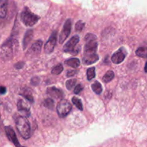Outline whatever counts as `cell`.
I'll use <instances>...</instances> for the list:
<instances>
[{
  "instance_id": "7c38bea8",
  "label": "cell",
  "mask_w": 147,
  "mask_h": 147,
  "mask_svg": "<svg viewBox=\"0 0 147 147\" xmlns=\"http://www.w3.org/2000/svg\"><path fill=\"white\" fill-rule=\"evenodd\" d=\"M17 105L18 111L24 115V117H29L30 116V108L27 103L23 100H19Z\"/></svg>"
},
{
  "instance_id": "e0dca14e",
  "label": "cell",
  "mask_w": 147,
  "mask_h": 147,
  "mask_svg": "<svg viewBox=\"0 0 147 147\" xmlns=\"http://www.w3.org/2000/svg\"><path fill=\"white\" fill-rule=\"evenodd\" d=\"M136 55L140 57H147V45L139 47L136 50Z\"/></svg>"
},
{
  "instance_id": "cb8c5ba5",
  "label": "cell",
  "mask_w": 147,
  "mask_h": 147,
  "mask_svg": "<svg viewBox=\"0 0 147 147\" xmlns=\"http://www.w3.org/2000/svg\"><path fill=\"white\" fill-rule=\"evenodd\" d=\"M63 66L62 64H58L56 66H55L53 69H52V74L53 75H59L63 72Z\"/></svg>"
},
{
  "instance_id": "f546056e",
  "label": "cell",
  "mask_w": 147,
  "mask_h": 147,
  "mask_svg": "<svg viewBox=\"0 0 147 147\" xmlns=\"http://www.w3.org/2000/svg\"><path fill=\"white\" fill-rule=\"evenodd\" d=\"M76 73H77V71H76V70H70V71L67 72L66 76H67V77L70 78V77H73V76H75Z\"/></svg>"
},
{
  "instance_id": "ac0fdd59",
  "label": "cell",
  "mask_w": 147,
  "mask_h": 147,
  "mask_svg": "<svg viewBox=\"0 0 147 147\" xmlns=\"http://www.w3.org/2000/svg\"><path fill=\"white\" fill-rule=\"evenodd\" d=\"M91 88L92 90H93L95 93L98 95H100V93H102V90H103V88H102V86L98 81H96L91 85Z\"/></svg>"
},
{
  "instance_id": "83f0119b",
  "label": "cell",
  "mask_w": 147,
  "mask_h": 147,
  "mask_svg": "<svg viewBox=\"0 0 147 147\" xmlns=\"http://www.w3.org/2000/svg\"><path fill=\"white\" fill-rule=\"evenodd\" d=\"M83 90V86L81 84H78L76 86L74 89V93L75 94H79L82 90Z\"/></svg>"
},
{
  "instance_id": "603a6c76",
  "label": "cell",
  "mask_w": 147,
  "mask_h": 147,
  "mask_svg": "<svg viewBox=\"0 0 147 147\" xmlns=\"http://www.w3.org/2000/svg\"><path fill=\"white\" fill-rule=\"evenodd\" d=\"M96 68L94 67H90V68L88 69L87 70V78L88 80H93V78L96 76Z\"/></svg>"
},
{
  "instance_id": "4dcf8cb0",
  "label": "cell",
  "mask_w": 147,
  "mask_h": 147,
  "mask_svg": "<svg viewBox=\"0 0 147 147\" xmlns=\"http://www.w3.org/2000/svg\"><path fill=\"white\" fill-rule=\"evenodd\" d=\"M24 65V63H23V62H19V63H17L14 66H15V67L17 69H21L22 67H23V66Z\"/></svg>"
},
{
  "instance_id": "7a4b0ae2",
  "label": "cell",
  "mask_w": 147,
  "mask_h": 147,
  "mask_svg": "<svg viewBox=\"0 0 147 147\" xmlns=\"http://www.w3.org/2000/svg\"><path fill=\"white\" fill-rule=\"evenodd\" d=\"M16 127L17 131L24 139H30L32 135L31 127L29 121L24 116H18L15 119Z\"/></svg>"
},
{
  "instance_id": "6da1fadb",
  "label": "cell",
  "mask_w": 147,
  "mask_h": 147,
  "mask_svg": "<svg viewBox=\"0 0 147 147\" xmlns=\"http://www.w3.org/2000/svg\"><path fill=\"white\" fill-rule=\"evenodd\" d=\"M17 40L11 35L1 46L0 50V57L4 60L11 59L17 50Z\"/></svg>"
},
{
  "instance_id": "4316f807",
  "label": "cell",
  "mask_w": 147,
  "mask_h": 147,
  "mask_svg": "<svg viewBox=\"0 0 147 147\" xmlns=\"http://www.w3.org/2000/svg\"><path fill=\"white\" fill-rule=\"evenodd\" d=\"M85 27V22L82 20H79L76 24V30L77 32H81Z\"/></svg>"
},
{
  "instance_id": "52a82bcc",
  "label": "cell",
  "mask_w": 147,
  "mask_h": 147,
  "mask_svg": "<svg viewBox=\"0 0 147 147\" xmlns=\"http://www.w3.org/2000/svg\"><path fill=\"white\" fill-rule=\"evenodd\" d=\"M57 31H53V33L50 35V38L47 40L46 44L45 45L44 50L45 53L46 54H50L53 52L54 50L55 47L56 45V42H57Z\"/></svg>"
},
{
  "instance_id": "3957f363",
  "label": "cell",
  "mask_w": 147,
  "mask_h": 147,
  "mask_svg": "<svg viewBox=\"0 0 147 147\" xmlns=\"http://www.w3.org/2000/svg\"><path fill=\"white\" fill-rule=\"evenodd\" d=\"M22 22L27 27H33L40 20V17L32 12L28 7H24L21 13Z\"/></svg>"
},
{
  "instance_id": "2e32d148",
  "label": "cell",
  "mask_w": 147,
  "mask_h": 147,
  "mask_svg": "<svg viewBox=\"0 0 147 147\" xmlns=\"http://www.w3.org/2000/svg\"><path fill=\"white\" fill-rule=\"evenodd\" d=\"M33 37V30H29L26 32L24 36V38H23L22 41V45H23V50H26L27 45L30 44V42H31L32 39Z\"/></svg>"
},
{
  "instance_id": "8992f818",
  "label": "cell",
  "mask_w": 147,
  "mask_h": 147,
  "mask_svg": "<svg viewBox=\"0 0 147 147\" xmlns=\"http://www.w3.org/2000/svg\"><path fill=\"white\" fill-rule=\"evenodd\" d=\"M79 40H80L79 36L75 35L72 37L64 45L63 51L65 53H70L71 54H77L78 53V50H76V47L79 42Z\"/></svg>"
},
{
  "instance_id": "44dd1931",
  "label": "cell",
  "mask_w": 147,
  "mask_h": 147,
  "mask_svg": "<svg viewBox=\"0 0 147 147\" xmlns=\"http://www.w3.org/2000/svg\"><path fill=\"white\" fill-rule=\"evenodd\" d=\"M43 105L48 109L53 110V109H54L55 107V102L53 99L48 98H46L45 100L43 101Z\"/></svg>"
},
{
  "instance_id": "ffe728a7",
  "label": "cell",
  "mask_w": 147,
  "mask_h": 147,
  "mask_svg": "<svg viewBox=\"0 0 147 147\" xmlns=\"http://www.w3.org/2000/svg\"><path fill=\"white\" fill-rule=\"evenodd\" d=\"M114 76L115 74L114 73H113V71H112V70H109L103 77V81L104 82V83H109V82H111L113 78H114Z\"/></svg>"
},
{
  "instance_id": "5b68a950",
  "label": "cell",
  "mask_w": 147,
  "mask_h": 147,
  "mask_svg": "<svg viewBox=\"0 0 147 147\" xmlns=\"http://www.w3.org/2000/svg\"><path fill=\"white\" fill-rule=\"evenodd\" d=\"M72 110V105L66 100H61L57 106V112L60 118H65Z\"/></svg>"
},
{
  "instance_id": "8fae6325",
  "label": "cell",
  "mask_w": 147,
  "mask_h": 147,
  "mask_svg": "<svg viewBox=\"0 0 147 147\" xmlns=\"http://www.w3.org/2000/svg\"><path fill=\"white\" fill-rule=\"evenodd\" d=\"M4 129H5L6 134H7V136L9 139V140L10 142H12L14 144V146H20V144L19 143V141L18 139H17V136H16L15 132L13 130L12 128H11V126H5V127H4Z\"/></svg>"
},
{
  "instance_id": "1f68e13d",
  "label": "cell",
  "mask_w": 147,
  "mask_h": 147,
  "mask_svg": "<svg viewBox=\"0 0 147 147\" xmlns=\"http://www.w3.org/2000/svg\"><path fill=\"white\" fill-rule=\"evenodd\" d=\"M6 92H7V88L4 86H0V94L4 95L5 94Z\"/></svg>"
},
{
  "instance_id": "9a60e30c",
  "label": "cell",
  "mask_w": 147,
  "mask_h": 147,
  "mask_svg": "<svg viewBox=\"0 0 147 147\" xmlns=\"http://www.w3.org/2000/svg\"><path fill=\"white\" fill-rule=\"evenodd\" d=\"M9 0H0V21L5 18L8 10Z\"/></svg>"
},
{
  "instance_id": "4fadbf2b",
  "label": "cell",
  "mask_w": 147,
  "mask_h": 147,
  "mask_svg": "<svg viewBox=\"0 0 147 147\" xmlns=\"http://www.w3.org/2000/svg\"><path fill=\"white\" fill-rule=\"evenodd\" d=\"M47 93L50 96V97L56 99H62L63 97L64 93L60 89L55 87H50L47 89Z\"/></svg>"
},
{
  "instance_id": "9c48e42d",
  "label": "cell",
  "mask_w": 147,
  "mask_h": 147,
  "mask_svg": "<svg viewBox=\"0 0 147 147\" xmlns=\"http://www.w3.org/2000/svg\"><path fill=\"white\" fill-rule=\"evenodd\" d=\"M126 56V51L124 50V48L121 47L119 49L118 51L113 53V55L111 57V61L112 63H115V64H120L124 60Z\"/></svg>"
},
{
  "instance_id": "277c9868",
  "label": "cell",
  "mask_w": 147,
  "mask_h": 147,
  "mask_svg": "<svg viewBox=\"0 0 147 147\" xmlns=\"http://www.w3.org/2000/svg\"><path fill=\"white\" fill-rule=\"evenodd\" d=\"M86 45L84 48V54L90 55L96 53L98 48L97 37L93 34H87L85 37Z\"/></svg>"
},
{
  "instance_id": "5bb4252c",
  "label": "cell",
  "mask_w": 147,
  "mask_h": 147,
  "mask_svg": "<svg viewBox=\"0 0 147 147\" xmlns=\"http://www.w3.org/2000/svg\"><path fill=\"white\" fill-rule=\"evenodd\" d=\"M99 57L96 53L91 55L84 54V56L83 57V63L86 65H90L96 63Z\"/></svg>"
},
{
  "instance_id": "484cf974",
  "label": "cell",
  "mask_w": 147,
  "mask_h": 147,
  "mask_svg": "<svg viewBox=\"0 0 147 147\" xmlns=\"http://www.w3.org/2000/svg\"><path fill=\"white\" fill-rule=\"evenodd\" d=\"M77 80L76 79H70V80L66 81V88L68 90H72L73 88L76 86Z\"/></svg>"
},
{
  "instance_id": "d6986e66",
  "label": "cell",
  "mask_w": 147,
  "mask_h": 147,
  "mask_svg": "<svg viewBox=\"0 0 147 147\" xmlns=\"http://www.w3.org/2000/svg\"><path fill=\"white\" fill-rule=\"evenodd\" d=\"M65 64L67 65L68 66H70V67H79V65H80V60H79V59L78 58H71L66 60Z\"/></svg>"
},
{
  "instance_id": "f1b7e54d",
  "label": "cell",
  "mask_w": 147,
  "mask_h": 147,
  "mask_svg": "<svg viewBox=\"0 0 147 147\" xmlns=\"http://www.w3.org/2000/svg\"><path fill=\"white\" fill-rule=\"evenodd\" d=\"M40 80L38 77H34L31 79V84L33 85V86H37L40 83Z\"/></svg>"
},
{
  "instance_id": "ba28073f",
  "label": "cell",
  "mask_w": 147,
  "mask_h": 147,
  "mask_svg": "<svg viewBox=\"0 0 147 147\" xmlns=\"http://www.w3.org/2000/svg\"><path fill=\"white\" fill-rule=\"evenodd\" d=\"M71 27H72V22L70 19H68L65 22L63 28L62 30L61 33L60 34V37H59V42L60 44H63L65 42V40L67 38L70 34L71 32Z\"/></svg>"
},
{
  "instance_id": "d6a6232c",
  "label": "cell",
  "mask_w": 147,
  "mask_h": 147,
  "mask_svg": "<svg viewBox=\"0 0 147 147\" xmlns=\"http://www.w3.org/2000/svg\"><path fill=\"white\" fill-rule=\"evenodd\" d=\"M144 71H145V73H147V62L146 63V65H145Z\"/></svg>"
},
{
  "instance_id": "30bf717a",
  "label": "cell",
  "mask_w": 147,
  "mask_h": 147,
  "mask_svg": "<svg viewBox=\"0 0 147 147\" xmlns=\"http://www.w3.org/2000/svg\"><path fill=\"white\" fill-rule=\"evenodd\" d=\"M42 45V40H37L32 44V45L29 49L27 53V56H36L38 55L41 52Z\"/></svg>"
},
{
  "instance_id": "d4e9b609",
  "label": "cell",
  "mask_w": 147,
  "mask_h": 147,
  "mask_svg": "<svg viewBox=\"0 0 147 147\" xmlns=\"http://www.w3.org/2000/svg\"><path fill=\"white\" fill-rule=\"evenodd\" d=\"M72 102H73V104L76 106L78 109H80V111L83 110V103H82L81 100L79 98H78L77 97H73L72 98Z\"/></svg>"
},
{
  "instance_id": "7402d4cb",
  "label": "cell",
  "mask_w": 147,
  "mask_h": 147,
  "mask_svg": "<svg viewBox=\"0 0 147 147\" xmlns=\"http://www.w3.org/2000/svg\"><path fill=\"white\" fill-rule=\"evenodd\" d=\"M22 96L23 97L25 98L28 101H30V103H33L34 102V98H33L32 96V93L30 92V89H27V90H25L23 91V93H22Z\"/></svg>"
}]
</instances>
